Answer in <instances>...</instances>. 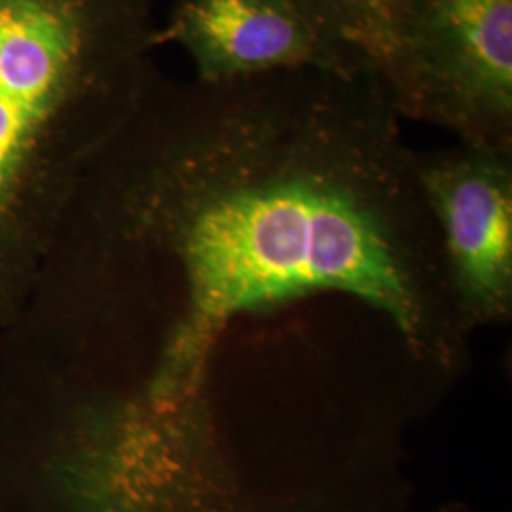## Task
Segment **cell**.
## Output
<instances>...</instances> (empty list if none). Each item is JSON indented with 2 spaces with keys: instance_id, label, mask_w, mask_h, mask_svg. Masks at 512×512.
<instances>
[{
  "instance_id": "cell-1",
  "label": "cell",
  "mask_w": 512,
  "mask_h": 512,
  "mask_svg": "<svg viewBox=\"0 0 512 512\" xmlns=\"http://www.w3.org/2000/svg\"><path fill=\"white\" fill-rule=\"evenodd\" d=\"M382 86L319 69L226 84L160 69L86 167L54 239L139 272L126 382L86 418L101 469L164 512H255L224 429L222 353L253 319L323 296L385 319L440 378L469 365L416 150Z\"/></svg>"
},
{
  "instance_id": "cell-2",
  "label": "cell",
  "mask_w": 512,
  "mask_h": 512,
  "mask_svg": "<svg viewBox=\"0 0 512 512\" xmlns=\"http://www.w3.org/2000/svg\"><path fill=\"white\" fill-rule=\"evenodd\" d=\"M160 0H0V253L54 239L158 71Z\"/></svg>"
},
{
  "instance_id": "cell-3",
  "label": "cell",
  "mask_w": 512,
  "mask_h": 512,
  "mask_svg": "<svg viewBox=\"0 0 512 512\" xmlns=\"http://www.w3.org/2000/svg\"><path fill=\"white\" fill-rule=\"evenodd\" d=\"M387 97L401 118L512 147V0H399Z\"/></svg>"
},
{
  "instance_id": "cell-4",
  "label": "cell",
  "mask_w": 512,
  "mask_h": 512,
  "mask_svg": "<svg viewBox=\"0 0 512 512\" xmlns=\"http://www.w3.org/2000/svg\"><path fill=\"white\" fill-rule=\"evenodd\" d=\"M416 175L467 329L512 317V147L459 141L416 150Z\"/></svg>"
},
{
  "instance_id": "cell-5",
  "label": "cell",
  "mask_w": 512,
  "mask_h": 512,
  "mask_svg": "<svg viewBox=\"0 0 512 512\" xmlns=\"http://www.w3.org/2000/svg\"><path fill=\"white\" fill-rule=\"evenodd\" d=\"M158 44L181 46L203 84L298 69L336 73L287 0H177L158 27Z\"/></svg>"
},
{
  "instance_id": "cell-6",
  "label": "cell",
  "mask_w": 512,
  "mask_h": 512,
  "mask_svg": "<svg viewBox=\"0 0 512 512\" xmlns=\"http://www.w3.org/2000/svg\"><path fill=\"white\" fill-rule=\"evenodd\" d=\"M308 23L336 74L376 80L387 95L399 0H287Z\"/></svg>"
},
{
  "instance_id": "cell-7",
  "label": "cell",
  "mask_w": 512,
  "mask_h": 512,
  "mask_svg": "<svg viewBox=\"0 0 512 512\" xmlns=\"http://www.w3.org/2000/svg\"><path fill=\"white\" fill-rule=\"evenodd\" d=\"M439 512H471L467 507H463V505H459V503H450V505H444V507H440Z\"/></svg>"
}]
</instances>
